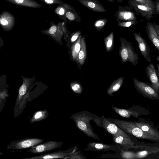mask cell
Masks as SVG:
<instances>
[{"instance_id": "cell-25", "label": "cell", "mask_w": 159, "mask_h": 159, "mask_svg": "<svg viewBox=\"0 0 159 159\" xmlns=\"http://www.w3.org/2000/svg\"><path fill=\"white\" fill-rule=\"evenodd\" d=\"M82 36L80 35L77 40L74 43L72 48L71 54L73 58L78 62V56L81 46V40Z\"/></svg>"}, {"instance_id": "cell-28", "label": "cell", "mask_w": 159, "mask_h": 159, "mask_svg": "<svg viewBox=\"0 0 159 159\" xmlns=\"http://www.w3.org/2000/svg\"><path fill=\"white\" fill-rule=\"evenodd\" d=\"M120 151L121 158L124 159H135V152L125 150L120 148Z\"/></svg>"}, {"instance_id": "cell-30", "label": "cell", "mask_w": 159, "mask_h": 159, "mask_svg": "<svg viewBox=\"0 0 159 159\" xmlns=\"http://www.w3.org/2000/svg\"><path fill=\"white\" fill-rule=\"evenodd\" d=\"M72 90L75 93L81 94L83 91V88L81 84L78 82H73L71 85Z\"/></svg>"}, {"instance_id": "cell-37", "label": "cell", "mask_w": 159, "mask_h": 159, "mask_svg": "<svg viewBox=\"0 0 159 159\" xmlns=\"http://www.w3.org/2000/svg\"><path fill=\"white\" fill-rule=\"evenodd\" d=\"M81 35V32L79 30L75 32L71 37V42H75Z\"/></svg>"}, {"instance_id": "cell-35", "label": "cell", "mask_w": 159, "mask_h": 159, "mask_svg": "<svg viewBox=\"0 0 159 159\" xmlns=\"http://www.w3.org/2000/svg\"><path fill=\"white\" fill-rule=\"evenodd\" d=\"M48 5L57 4L62 5L65 3L61 0H39Z\"/></svg>"}, {"instance_id": "cell-7", "label": "cell", "mask_w": 159, "mask_h": 159, "mask_svg": "<svg viewBox=\"0 0 159 159\" xmlns=\"http://www.w3.org/2000/svg\"><path fill=\"white\" fill-rule=\"evenodd\" d=\"M63 144L61 142L47 141L30 148L26 152L34 154L41 153L60 148Z\"/></svg>"}, {"instance_id": "cell-10", "label": "cell", "mask_w": 159, "mask_h": 159, "mask_svg": "<svg viewBox=\"0 0 159 159\" xmlns=\"http://www.w3.org/2000/svg\"><path fill=\"white\" fill-rule=\"evenodd\" d=\"M120 148L119 146L117 144H106L102 143L91 142L88 144L87 148H85L84 150L97 152L110 151L117 152Z\"/></svg>"}, {"instance_id": "cell-6", "label": "cell", "mask_w": 159, "mask_h": 159, "mask_svg": "<svg viewBox=\"0 0 159 159\" xmlns=\"http://www.w3.org/2000/svg\"><path fill=\"white\" fill-rule=\"evenodd\" d=\"M44 141L43 139L28 138L10 142L7 146L9 149L17 150L30 148L38 145Z\"/></svg>"}, {"instance_id": "cell-33", "label": "cell", "mask_w": 159, "mask_h": 159, "mask_svg": "<svg viewBox=\"0 0 159 159\" xmlns=\"http://www.w3.org/2000/svg\"><path fill=\"white\" fill-rule=\"evenodd\" d=\"M136 1L143 5L152 7L154 9L156 5L155 1L152 0H134Z\"/></svg>"}, {"instance_id": "cell-27", "label": "cell", "mask_w": 159, "mask_h": 159, "mask_svg": "<svg viewBox=\"0 0 159 159\" xmlns=\"http://www.w3.org/2000/svg\"><path fill=\"white\" fill-rule=\"evenodd\" d=\"M114 33L111 32L104 39V42L107 52L111 51L114 46Z\"/></svg>"}, {"instance_id": "cell-20", "label": "cell", "mask_w": 159, "mask_h": 159, "mask_svg": "<svg viewBox=\"0 0 159 159\" xmlns=\"http://www.w3.org/2000/svg\"><path fill=\"white\" fill-rule=\"evenodd\" d=\"M14 4L27 7L40 8L41 4L34 0H5Z\"/></svg>"}, {"instance_id": "cell-3", "label": "cell", "mask_w": 159, "mask_h": 159, "mask_svg": "<svg viewBox=\"0 0 159 159\" xmlns=\"http://www.w3.org/2000/svg\"><path fill=\"white\" fill-rule=\"evenodd\" d=\"M121 46L119 49V54L122 60V63L129 61L134 66L138 64L139 57L135 51L132 43L124 38H120Z\"/></svg>"}, {"instance_id": "cell-13", "label": "cell", "mask_w": 159, "mask_h": 159, "mask_svg": "<svg viewBox=\"0 0 159 159\" xmlns=\"http://www.w3.org/2000/svg\"><path fill=\"white\" fill-rule=\"evenodd\" d=\"M147 77L151 82V86L159 94V80L154 65L150 63L145 68Z\"/></svg>"}, {"instance_id": "cell-17", "label": "cell", "mask_w": 159, "mask_h": 159, "mask_svg": "<svg viewBox=\"0 0 159 159\" xmlns=\"http://www.w3.org/2000/svg\"><path fill=\"white\" fill-rule=\"evenodd\" d=\"M86 7L93 11L104 12L106 9L102 5L96 0H77Z\"/></svg>"}, {"instance_id": "cell-12", "label": "cell", "mask_w": 159, "mask_h": 159, "mask_svg": "<svg viewBox=\"0 0 159 159\" xmlns=\"http://www.w3.org/2000/svg\"><path fill=\"white\" fill-rule=\"evenodd\" d=\"M115 16L118 21L137 20L135 14L130 6L119 7V10L116 12Z\"/></svg>"}, {"instance_id": "cell-38", "label": "cell", "mask_w": 159, "mask_h": 159, "mask_svg": "<svg viewBox=\"0 0 159 159\" xmlns=\"http://www.w3.org/2000/svg\"><path fill=\"white\" fill-rule=\"evenodd\" d=\"M156 5L154 9V15L159 14V0L156 2Z\"/></svg>"}, {"instance_id": "cell-21", "label": "cell", "mask_w": 159, "mask_h": 159, "mask_svg": "<svg viewBox=\"0 0 159 159\" xmlns=\"http://www.w3.org/2000/svg\"><path fill=\"white\" fill-rule=\"evenodd\" d=\"M87 57V49L85 38L82 36L81 40V46L80 51L78 56V66H82L84 64Z\"/></svg>"}, {"instance_id": "cell-14", "label": "cell", "mask_w": 159, "mask_h": 159, "mask_svg": "<svg viewBox=\"0 0 159 159\" xmlns=\"http://www.w3.org/2000/svg\"><path fill=\"white\" fill-rule=\"evenodd\" d=\"M112 139L114 142L117 144L121 145L126 148H149L148 147L144 146L135 145L134 142L127 138L121 135L112 136Z\"/></svg>"}, {"instance_id": "cell-11", "label": "cell", "mask_w": 159, "mask_h": 159, "mask_svg": "<svg viewBox=\"0 0 159 159\" xmlns=\"http://www.w3.org/2000/svg\"><path fill=\"white\" fill-rule=\"evenodd\" d=\"M135 39L138 43V46L141 54L148 62H151L150 57V48L146 41L141 36L140 32L134 34Z\"/></svg>"}, {"instance_id": "cell-8", "label": "cell", "mask_w": 159, "mask_h": 159, "mask_svg": "<svg viewBox=\"0 0 159 159\" xmlns=\"http://www.w3.org/2000/svg\"><path fill=\"white\" fill-rule=\"evenodd\" d=\"M129 6L142 17L149 20L154 15V8L142 4L134 0H128Z\"/></svg>"}, {"instance_id": "cell-16", "label": "cell", "mask_w": 159, "mask_h": 159, "mask_svg": "<svg viewBox=\"0 0 159 159\" xmlns=\"http://www.w3.org/2000/svg\"><path fill=\"white\" fill-rule=\"evenodd\" d=\"M146 30L148 39L159 51V37L156 31L153 23L150 22L147 23Z\"/></svg>"}, {"instance_id": "cell-42", "label": "cell", "mask_w": 159, "mask_h": 159, "mask_svg": "<svg viewBox=\"0 0 159 159\" xmlns=\"http://www.w3.org/2000/svg\"><path fill=\"white\" fill-rule=\"evenodd\" d=\"M107 0L109 2H113L114 1V0Z\"/></svg>"}, {"instance_id": "cell-4", "label": "cell", "mask_w": 159, "mask_h": 159, "mask_svg": "<svg viewBox=\"0 0 159 159\" xmlns=\"http://www.w3.org/2000/svg\"><path fill=\"white\" fill-rule=\"evenodd\" d=\"M98 126L102 127L112 136L121 135L131 139L130 137L117 125L108 120L103 116L100 117L96 115L93 121Z\"/></svg>"}, {"instance_id": "cell-41", "label": "cell", "mask_w": 159, "mask_h": 159, "mask_svg": "<svg viewBox=\"0 0 159 159\" xmlns=\"http://www.w3.org/2000/svg\"><path fill=\"white\" fill-rule=\"evenodd\" d=\"M156 59L159 62V56L157 57Z\"/></svg>"}, {"instance_id": "cell-40", "label": "cell", "mask_w": 159, "mask_h": 159, "mask_svg": "<svg viewBox=\"0 0 159 159\" xmlns=\"http://www.w3.org/2000/svg\"><path fill=\"white\" fill-rule=\"evenodd\" d=\"M157 67V71L158 79L159 80V64L157 63L156 64Z\"/></svg>"}, {"instance_id": "cell-22", "label": "cell", "mask_w": 159, "mask_h": 159, "mask_svg": "<svg viewBox=\"0 0 159 159\" xmlns=\"http://www.w3.org/2000/svg\"><path fill=\"white\" fill-rule=\"evenodd\" d=\"M74 8L68 4L65 3L62 5H58L54 10V12L59 17L64 21L67 19L65 14L68 10H72Z\"/></svg>"}, {"instance_id": "cell-32", "label": "cell", "mask_w": 159, "mask_h": 159, "mask_svg": "<svg viewBox=\"0 0 159 159\" xmlns=\"http://www.w3.org/2000/svg\"><path fill=\"white\" fill-rule=\"evenodd\" d=\"M81 151H76L67 157H65V159H85L86 157L81 153Z\"/></svg>"}, {"instance_id": "cell-26", "label": "cell", "mask_w": 159, "mask_h": 159, "mask_svg": "<svg viewBox=\"0 0 159 159\" xmlns=\"http://www.w3.org/2000/svg\"><path fill=\"white\" fill-rule=\"evenodd\" d=\"M159 152V148L157 149H147L135 152V159L142 158H144L148 155L152 154H155Z\"/></svg>"}, {"instance_id": "cell-19", "label": "cell", "mask_w": 159, "mask_h": 159, "mask_svg": "<svg viewBox=\"0 0 159 159\" xmlns=\"http://www.w3.org/2000/svg\"><path fill=\"white\" fill-rule=\"evenodd\" d=\"M111 107L116 113L124 118H129L132 116L138 119L139 116L142 115L139 111L135 110L120 108L113 105H111Z\"/></svg>"}, {"instance_id": "cell-34", "label": "cell", "mask_w": 159, "mask_h": 159, "mask_svg": "<svg viewBox=\"0 0 159 159\" xmlns=\"http://www.w3.org/2000/svg\"><path fill=\"white\" fill-rule=\"evenodd\" d=\"M118 25L120 26L128 27L137 24V20H131L127 21H118Z\"/></svg>"}, {"instance_id": "cell-43", "label": "cell", "mask_w": 159, "mask_h": 159, "mask_svg": "<svg viewBox=\"0 0 159 159\" xmlns=\"http://www.w3.org/2000/svg\"><path fill=\"white\" fill-rule=\"evenodd\" d=\"M158 0H156V2H157Z\"/></svg>"}, {"instance_id": "cell-9", "label": "cell", "mask_w": 159, "mask_h": 159, "mask_svg": "<svg viewBox=\"0 0 159 159\" xmlns=\"http://www.w3.org/2000/svg\"><path fill=\"white\" fill-rule=\"evenodd\" d=\"M77 146L71 148L66 150H60L56 152L41 154L38 156L24 158L23 159H43L51 158H62L65 157L76 151Z\"/></svg>"}, {"instance_id": "cell-2", "label": "cell", "mask_w": 159, "mask_h": 159, "mask_svg": "<svg viewBox=\"0 0 159 159\" xmlns=\"http://www.w3.org/2000/svg\"><path fill=\"white\" fill-rule=\"evenodd\" d=\"M107 118L108 120L117 125L123 130L135 137L143 139L159 142V140L157 139L148 134L137 126L133 121Z\"/></svg>"}, {"instance_id": "cell-15", "label": "cell", "mask_w": 159, "mask_h": 159, "mask_svg": "<svg viewBox=\"0 0 159 159\" xmlns=\"http://www.w3.org/2000/svg\"><path fill=\"white\" fill-rule=\"evenodd\" d=\"M15 21L14 16L9 11H4L0 14V24L5 29H12L14 25Z\"/></svg>"}, {"instance_id": "cell-1", "label": "cell", "mask_w": 159, "mask_h": 159, "mask_svg": "<svg viewBox=\"0 0 159 159\" xmlns=\"http://www.w3.org/2000/svg\"><path fill=\"white\" fill-rule=\"evenodd\" d=\"M96 115L87 111H82L72 115L70 118L75 123L76 127L88 136L98 140H101L94 132L90 121H93Z\"/></svg>"}, {"instance_id": "cell-29", "label": "cell", "mask_w": 159, "mask_h": 159, "mask_svg": "<svg viewBox=\"0 0 159 159\" xmlns=\"http://www.w3.org/2000/svg\"><path fill=\"white\" fill-rule=\"evenodd\" d=\"M74 10V9L68 10L65 14V16L67 19L70 21H77V20H78L77 19H78V17H79L78 15H77L76 12H75L73 11Z\"/></svg>"}, {"instance_id": "cell-5", "label": "cell", "mask_w": 159, "mask_h": 159, "mask_svg": "<svg viewBox=\"0 0 159 159\" xmlns=\"http://www.w3.org/2000/svg\"><path fill=\"white\" fill-rule=\"evenodd\" d=\"M133 81L134 87L139 93L152 100H159V94L149 84L139 81L134 77Z\"/></svg>"}, {"instance_id": "cell-36", "label": "cell", "mask_w": 159, "mask_h": 159, "mask_svg": "<svg viewBox=\"0 0 159 159\" xmlns=\"http://www.w3.org/2000/svg\"><path fill=\"white\" fill-rule=\"evenodd\" d=\"M50 25L51 26L48 31L49 34H52L56 32L58 28V25H57L54 24L53 21L50 23Z\"/></svg>"}, {"instance_id": "cell-18", "label": "cell", "mask_w": 159, "mask_h": 159, "mask_svg": "<svg viewBox=\"0 0 159 159\" xmlns=\"http://www.w3.org/2000/svg\"><path fill=\"white\" fill-rule=\"evenodd\" d=\"M133 122L145 132L159 140V131L149 124L142 121H134Z\"/></svg>"}, {"instance_id": "cell-24", "label": "cell", "mask_w": 159, "mask_h": 159, "mask_svg": "<svg viewBox=\"0 0 159 159\" xmlns=\"http://www.w3.org/2000/svg\"><path fill=\"white\" fill-rule=\"evenodd\" d=\"M124 78L120 77L114 80L107 90V93L109 96L113 97V93L117 91L122 85Z\"/></svg>"}, {"instance_id": "cell-31", "label": "cell", "mask_w": 159, "mask_h": 159, "mask_svg": "<svg viewBox=\"0 0 159 159\" xmlns=\"http://www.w3.org/2000/svg\"><path fill=\"white\" fill-rule=\"evenodd\" d=\"M107 21L108 20L106 19L98 20L94 23V27L98 31H99L104 27Z\"/></svg>"}, {"instance_id": "cell-23", "label": "cell", "mask_w": 159, "mask_h": 159, "mask_svg": "<svg viewBox=\"0 0 159 159\" xmlns=\"http://www.w3.org/2000/svg\"><path fill=\"white\" fill-rule=\"evenodd\" d=\"M48 116V112L45 109L35 111L30 120V123L33 124L46 119Z\"/></svg>"}, {"instance_id": "cell-39", "label": "cell", "mask_w": 159, "mask_h": 159, "mask_svg": "<svg viewBox=\"0 0 159 159\" xmlns=\"http://www.w3.org/2000/svg\"><path fill=\"white\" fill-rule=\"evenodd\" d=\"M156 31L159 37V25H157L155 23H153Z\"/></svg>"}]
</instances>
